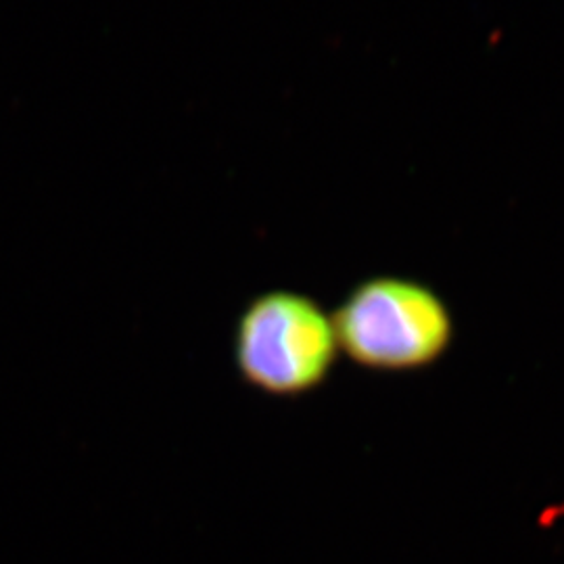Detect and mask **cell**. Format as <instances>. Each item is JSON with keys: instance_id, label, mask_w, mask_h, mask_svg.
I'll return each mask as SVG.
<instances>
[{"instance_id": "1", "label": "cell", "mask_w": 564, "mask_h": 564, "mask_svg": "<svg viewBox=\"0 0 564 564\" xmlns=\"http://www.w3.org/2000/svg\"><path fill=\"white\" fill-rule=\"evenodd\" d=\"M341 358L375 375L423 372L456 341V321L429 284L377 274L354 284L330 310Z\"/></svg>"}, {"instance_id": "2", "label": "cell", "mask_w": 564, "mask_h": 564, "mask_svg": "<svg viewBox=\"0 0 564 564\" xmlns=\"http://www.w3.org/2000/svg\"><path fill=\"white\" fill-rule=\"evenodd\" d=\"M341 360L330 312L295 289H268L232 330V366L241 383L272 400H302L330 383Z\"/></svg>"}]
</instances>
